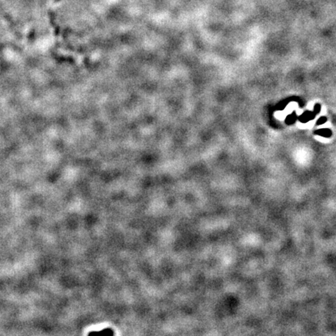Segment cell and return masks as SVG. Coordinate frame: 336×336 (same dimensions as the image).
Segmentation results:
<instances>
[{
    "label": "cell",
    "mask_w": 336,
    "mask_h": 336,
    "mask_svg": "<svg viewBox=\"0 0 336 336\" xmlns=\"http://www.w3.org/2000/svg\"><path fill=\"white\" fill-rule=\"evenodd\" d=\"M314 115H315L314 113H312V112L310 111H307L305 112L304 114H303L301 115L300 118V120L302 122H307V121H310V119L314 118Z\"/></svg>",
    "instance_id": "cell-1"
},
{
    "label": "cell",
    "mask_w": 336,
    "mask_h": 336,
    "mask_svg": "<svg viewBox=\"0 0 336 336\" xmlns=\"http://www.w3.org/2000/svg\"><path fill=\"white\" fill-rule=\"evenodd\" d=\"M320 109H321V106L319 105V104H316L315 107H314V114H318L319 111H320Z\"/></svg>",
    "instance_id": "cell-5"
},
{
    "label": "cell",
    "mask_w": 336,
    "mask_h": 336,
    "mask_svg": "<svg viewBox=\"0 0 336 336\" xmlns=\"http://www.w3.org/2000/svg\"><path fill=\"white\" fill-rule=\"evenodd\" d=\"M326 121H327V118H326L325 117H321V118H320L317 120V125H322V124L325 123Z\"/></svg>",
    "instance_id": "cell-4"
},
{
    "label": "cell",
    "mask_w": 336,
    "mask_h": 336,
    "mask_svg": "<svg viewBox=\"0 0 336 336\" xmlns=\"http://www.w3.org/2000/svg\"><path fill=\"white\" fill-rule=\"evenodd\" d=\"M294 121H295V114H291V115L288 117L287 119H286V122H287L288 124L292 123Z\"/></svg>",
    "instance_id": "cell-3"
},
{
    "label": "cell",
    "mask_w": 336,
    "mask_h": 336,
    "mask_svg": "<svg viewBox=\"0 0 336 336\" xmlns=\"http://www.w3.org/2000/svg\"><path fill=\"white\" fill-rule=\"evenodd\" d=\"M317 134L320 135L321 136L327 138V137H330L332 136V132H331V130L327 129V128H325V129L318 130V131L317 132Z\"/></svg>",
    "instance_id": "cell-2"
}]
</instances>
